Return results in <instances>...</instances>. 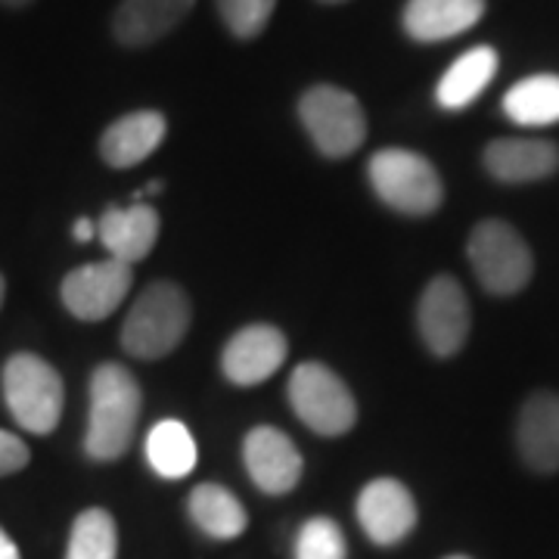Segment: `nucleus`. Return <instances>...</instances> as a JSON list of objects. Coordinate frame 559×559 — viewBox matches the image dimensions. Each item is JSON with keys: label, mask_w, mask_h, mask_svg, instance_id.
Masks as SVG:
<instances>
[{"label": "nucleus", "mask_w": 559, "mask_h": 559, "mask_svg": "<svg viewBox=\"0 0 559 559\" xmlns=\"http://www.w3.org/2000/svg\"><path fill=\"white\" fill-rule=\"evenodd\" d=\"M140 385L121 364H100L91 377V417L84 451L97 463L119 460L138 429L140 417Z\"/></svg>", "instance_id": "nucleus-1"}, {"label": "nucleus", "mask_w": 559, "mask_h": 559, "mask_svg": "<svg viewBox=\"0 0 559 559\" xmlns=\"http://www.w3.org/2000/svg\"><path fill=\"white\" fill-rule=\"evenodd\" d=\"M190 330V299L178 283L156 280L140 293L121 323V348L140 360L171 355Z\"/></svg>", "instance_id": "nucleus-2"}, {"label": "nucleus", "mask_w": 559, "mask_h": 559, "mask_svg": "<svg viewBox=\"0 0 559 559\" xmlns=\"http://www.w3.org/2000/svg\"><path fill=\"white\" fill-rule=\"evenodd\" d=\"M367 178H370L373 193L389 209L411 218L432 215L444 200V187H441L436 165L411 150L389 146V150L373 153L367 165Z\"/></svg>", "instance_id": "nucleus-3"}, {"label": "nucleus", "mask_w": 559, "mask_h": 559, "mask_svg": "<svg viewBox=\"0 0 559 559\" xmlns=\"http://www.w3.org/2000/svg\"><path fill=\"white\" fill-rule=\"evenodd\" d=\"M3 399L25 432L47 436L57 429L66 404L60 373L38 355H13L3 364Z\"/></svg>", "instance_id": "nucleus-4"}, {"label": "nucleus", "mask_w": 559, "mask_h": 559, "mask_svg": "<svg viewBox=\"0 0 559 559\" xmlns=\"http://www.w3.org/2000/svg\"><path fill=\"white\" fill-rule=\"evenodd\" d=\"M299 119L326 159H345L367 140V116L355 94L336 84H314L301 94Z\"/></svg>", "instance_id": "nucleus-5"}, {"label": "nucleus", "mask_w": 559, "mask_h": 559, "mask_svg": "<svg viewBox=\"0 0 559 559\" xmlns=\"http://www.w3.org/2000/svg\"><path fill=\"white\" fill-rule=\"evenodd\" d=\"M466 255L479 283L491 296H516L535 271L532 249L525 246L520 230L498 218L476 224L466 242Z\"/></svg>", "instance_id": "nucleus-6"}, {"label": "nucleus", "mask_w": 559, "mask_h": 559, "mask_svg": "<svg viewBox=\"0 0 559 559\" xmlns=\"http://www.w3.org/2000/svg\"><path fill=\"white\" fill-rule=\"evenodd\" d=\"M289 404L296 417L314 429L318 436H345L355 419H358V404L352 389L330 370L326 364H299L289 377Z\"/></svg>", "instance_id": "nucleus-7"}, {"label": "nucleus", "mask_w": 559, "mask_h": 559, "mask_svg": "<svg viewBox=\"0 0 559 559\" xmlns=\"http://www.w3.org/2000/svg\"><path fill=\"white\" fill-rule=\"evenodd\" d=\"M417 330L426 348L439 358H451L469 340V299L457 280L441 274L419 296Z\"/></svg>", "instance_id": "nucleus-8"}, {"label": "nucleus", "mask_w": 559, "mask_h": 559, "mask_svg": "<svg viewBox=\"0 0 559 559\" xmlns=\"http://www.w3.org/2000/svg\"><path fill=\"white\" fill-rule=\"evenodd\" d=\"M131 286H134L131 264L119 259L91 261L62 280V305L79 320L97 323L119 308L124 296L131 293Z\"/></svg>", "instance_id": "nucleus-9"}, {"label": "nucleus", "mask_w": 559, "mask_h": 559, "mask_svg": "<svg viewBox=\"0 0 559 559\" xmlns=\"http://www.w3.org/2000/svg\"><path fill=\"white\" fill-rule=\"evenodd\" d=\"M289 355V342L274 323H249L224 345L221 370L234 385H259L271 380Z\"/></svg>", "instance_id": "nucleus-10"}, {"label": "nucleus", "mask_w": 559, "mask_h": 559, "mask_svg": "<svg viewBox=\"0 0 559 559\" xmlns=\"http://www.w3.org/2000/svg\"><path fill=\"white\" fill-rule=\"evenodd\" d=\"M242 463L249 469V479L255 481L264 495H289L299 485L301 469H305L299 448L274 426H255L246 436Z\"/></svg>", "instance_id": "nucleus-11"}, {"label": "nucleus", "mask_w": 559, "mask_h": 559, "mask_svg": "<svg viewBox=\"0 0 559 559\" xmlns=\"http://www.w3.org/2000/svg\"><path fill=\"white\" fill-rule=\"evenodd\" d=\"M358 520L373 544L392 547L414 532L417 503L399 479H373L360 491Z\"/></svg>", "instance_id": "nucleus-12"}, {"label": "nucleus", "mask_w": 559, "mask_h": 559, "mask_svg": "<svg viewBox=\"0 0 559 559\" xmlns=\"http://www.w3.org/2000/svg\"><path fill=\"white\" fill-rule=\"evenodd\" d=\"M516 444L522 460L535 473H557L559 469V395L557 392H535L522 404L516 423Z\"/></svg>", "instance_id": "nucleus-13"}, {"label": "nucleus", "mask_w": 559, "mask_h": 559, "mask_svg": "<svg viewBox=\"0 0 559 559\" xmlns=\"http://www.w3.org/2000/svg\"><path fill=\"white\" fill-rule=\"evenodd\" d=\"M485 16V0H407L401 25L419 44L457 38Z\"/></svg>", "instance_id": "nucleus-14"}, {"label": "nucleus", "mask_w": 559, "mask_h": 559, "mask_svg": "<svg viewBox=\"0 0 559 559\" xmlns=\"http://www.w3.org/2000/svg\"><path fill=\"white\" fill-rule=\"evenodd\" d=\"M97 234L109 259H119L134 267L153 252L159 240V215L146 202H134L128 209H106L97 224Z\"/></svg>", "instance_id": "nucleus-15"}, {"label": "nucleus", "mask_w": 559, "mask_h": 559, "mask_svg": "<svg viewBox=\"0 0 559 559\" xmlns=\"http://www.w3.org/2000/svg\"><path fill=\"white\" fill-rule=\"evenodd\" d=\"M485 168L500 183H532L559 168V146L550 140L500 138L485 146Z\"/></svg>", "instance_id": "nucleus-16"}, {"label": "nucleus", "mask_w": 559, "mask_h": 559, "mask_svg": "<svg viewBox=\"0 0 559 559\" xmlns=\"http://www.w3.org/2000/svg\"><path fill=\"white\" fill-rule=\"evenodd\" d=\"M168 134V121L156 109H140L116 119L100 138V156L112 168H134L150 159Z\"/></svg>", "instance_id": "nucleus-17"}, {"label": "nucleus", "mask_w": 559, "mask_h": 559, "mask_svg": "<svg viewBox=\"0 0 559 559\" xmlns=\"http://www.w3.org/2000/svg\"><path fill=\"white\" fill-rule=\"evenodd\" d=\"M197 0H121L112 35L121 47H150L175 32Z\"/></svg>", "instance_id": "nucleus-18"}, {"label": "nucleus", "mask_w": 559, "mask_h": 559, "mask_svg": "<svg viewBox=\"0 0 559 559\" xmlns=\"http://www.w3.org/2000/svg\"><path fill=\"white\" fill-rule=\"evenodd\" d=\"M495 72H498L495 47H473L441 75L439 87H436V100H439L441 109H451V112L466 109L469 103L479 100V94L491 84Z\"/></svg>", "instance_id": "nucleus-19"}, {"label": "nucleus", "mask_w": 559, "mask_h": 559, "mask_svg": "<svg viewBox=\"0 0 559 559\" xmlns=\"http://www.w3.org/2000/svg\"><path fill=\"white\" fill-rule=\"evenodd\" d=\"M190 520L197 522V528L205 532L215 540H234L240 538L249 525L246 507H242L237 495H230L221 485H197L190 495Z\"/></svg>", "instance_id": "nucleus-20"}, {"label": "nucleus", "mask_w": 559, "mask_h": 559, "mask_svg": "<svg viewBox=\"0 0 559 559\" xmlns=\"http://www.w3.org/2000/svg\"><path fill=\"white\" fill-rule=\"evenodd\" d=\"M197 441L180 419H162L146 436V460L162 479H183L197 466Z\"/></svg>", "instance_id": "nucleus-21"}, {"label": "nucleus", "mask_w": 559, "mask_h": 559, "mask_svg": "<svg viewBox=\"0 0 559 559\" xmlns=\"http://www.w3.org/2000/svg\"><path fill=\"white\" fill-rule=\"evenodd\" d=\"M507 119L525 128H547L559 121V75H532L513 84L503 97Z\"/></svg>", "instance_id": "nucleus-22"}, {"label": "nucleus", "mask_w": 559, "mask_h": 559, "mask_svg": "<svg viewBox=\"0 0 559 559\" xmlns=\"http://www.w3.org/2000/svg\"><path fill=\"white\" fill-rule=\"evenodd\" d=\"M119 557V528L106 510H84L69 535L66 559H116Z\"/></svg>", "instance_id": "nucleus-23"}, {"label": "nucleus", "mask_w": 559, "mask_h": 559, "mask_svg": "<svg viewBox=\"0 0 559 559\" xmlns=\"http://www.w3.org/2000/svg\"><path fill=\"white\" fill-rule=\"evenodd\" d=\"M296 559H348L345 535L333 520L314 516L299 528L296 538Z\"/></svg>", "instance_id": "nucleus-24"}, {"label": "nucleus", "mask_w": 559, "mask_h": 559, "mask_svg": "<svg viewBox=\"0 0 559 559\" xmlns=\"http://www.w3.org/2000/svg\"><path fill=\"white\" fill-rule=\"evenodd\" d=\"M277 0H218V13L234 38L252 40L267 28Z\"/></svg>", "instance_id": "nucleus-25"}, {"label": "nucleus", "mask_w": 559, "mask_h": 559, "mask_svg": "<svg viewBox=\"0 0 559 559\" xmlns=\"http://www.w3.org/2000/svg\"><path fill=\"white\" fill-rule=\"evenodd\" d=\"M25 463H28V444L20 436L0 429V476L20 473L25 469Z\"/></svg>", "instance_id": "nucleus-26"}, {"label": "nucleus", "mask_w": 559, "mask_h": 559, "mask_svg": "<svg viewBox=\"0 0 559 559\" xmlns=\"http://www.w3.org/2000/svg\"><path fill=\"white\" fill-rule=\"evenodd\" d=\"M0 559H20V547H16V540L10 538L3 528H0Z\"/></svg>", "instance_id": "nucleus-27"}, {"label": "nucleus", "mask_w": 559, "mask_h": 559, "mask_svg": "<svg viewBox=\"0 0 559 559\" xmlns=\"http://www.w3.org/2000/svg\"><path fill=\"white\" fill-rule=\"evenodd\" d=\"M72 234H75V240L87 242L91 237H94V234H97V227H94V224H91L87 218H79L75 221V227H72Z\"/></svg>", "instance_id": "nucleus-28"}, {"label": "nucleus", "mask_w": 559, "mask_h": 559, "mask_svg": "<svg viewBox=\"0 0 559 559\" xmlns=\"http://www.w3.org/2000/svg\"><path fill=\"white\" fill-rule=\"evenodd\" d=\"M3 7H28V3H35V0H0Z\"/></svg>", "instance_id": "nucleus-29"}, {"label": "nucleus", "mask_w": 559, "mask_h": 559, "mask_svg": "<svg viewBox=\"0 0 559 559\" xmlns=\"http://www.w3.org/2000/svg\"><path fill=\"white\" fill-rule=\"evenodd\" d=\"M3 293H7V280L0 274V305H3Z\"/></svg>", "instance_id": "nucleus-30"}, {"label": "nucleus", "mask_w": 559, "mask_h": 559, "mask_svg": "<svg viewBox=\"0 0 559 559\" xmlns=\"http://www.w3.org/2000/svg\"><path fill=\"white\" fill-rule=\"evenodd\" d=\"M320 3H348V0H320Z\"/></svg>", "instance_id": "nucleus-31"}, {"label": "nucleus", "mask_w": 559, "mask_h": 559, "mask_svg": "<svg viewBox=\"0 0 559 559\" xmlns=\"http://www.w3.org/2000/svg\"><path fill=\"white\" fill-rule=\"evenodd\" d=\"M448 559H469V557H448Z\"/></svg>", "instance_id": "nucleus-32"}]
</instances>
